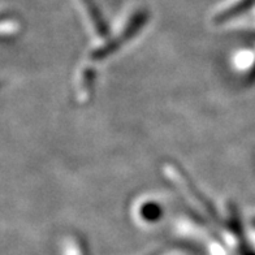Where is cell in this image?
<instances>
[{"label": "cell", "instance_id": "6da1fadb", "mask_svg": "<svg viewBox=\"0 0 255 255\" xmlns=\"http://www.w3.org/2000/svg\"><path fill=\"white\" fill-rule=\"evenodd\" d=\"M161 214H163V211H161L159 203H155L152 201H143L142 202V206L137 208L135 220L146 225L155 224L160 219Z\"/></svg>", "mask_w": 255, "mask_h": 255}, {"label": "cell", "instance_id": "7a4b0ae2", "mask_svg": "<svg viewBox=\"0 0 255 255\" xmlns=\"http://www.w3.org/2000/svg\"><path fill=\"white\" fill-rule=\"evenodd\" d=\"M61 255H90L88 245L78 236H69L64 240Z\"/></svg>", "mask_w": 255, "mask_h": 255}, {"label": "cell", "instance_id": "3957f363", "mask_svg": "<svg viewBox=\"0 0 255 255\" xmlns=\"http://www.w3.org/2000/svg\"><path fill=\"white\" fill-rule=\"evenodd\" d=\"M152 255H185L184 253H180L177 250H171V252H160L159 254H152Z\"/></svg>", "mask_w": 255, "mask_h": 255}]
</instances>
